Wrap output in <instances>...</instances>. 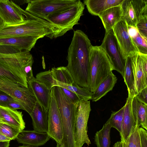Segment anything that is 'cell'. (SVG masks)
<instances>
[{"label": "cell", "mask_w": 147, "mask_h": 147, "mask_svg": "<svg viewBox=\"0 0 147 147\" xmlns=\"http://www.w3.org/2000/svg\"><path fill=\"white\" fill-rule=\"evenodd\" d=\"M92 46L88 36L84 32L79 30H74L73 37L68 50V64L66 67L76 84L90 90L89 56Z\"/></svg>", "instance_id": "1"}, {"label": "cell", "mask_w": 147, "mask_h": 147, "mask_svg": "<svg viewBox=\"0 0 147 147\" xmlns=\"http://www.w3.org/2000/svg\"><path fill=\"white\" fill-rule=\"evenodd\" d=\"M32 60L33 57L29 51L15 53L0 52V80L10 81L28 88L24 69Z\"/></svg>", "instance_id": "2"}, {"label": "cell", "mask_w": 147, "mask_h": 147, "mask_svg": "<svg viewBox=\"0 0 147 147\" xmlns=\"http://www.w3.org/2000/svg\"><path fill=\"white\" fill-rule=\"evenodd\" d=\"M57 32V29L49 22L37 18L26 19L16 25H4L0 29V38L31 36L39 39L46 36L52 39Z\"/></svg>", "instance_id": "3"}, {"label": "cell", "mask_w": 147, "mask_h": 147, "mask_svg": "<svg viewBox=\"0 0 147 147\" xmlns=\"http://www.w3.org/2000/svg\"><path fill=\"white\" fill-rule=\"evenodd\" d=\"M53 88L63 126V135L61 144L64 147H75L74 129L77 104L73 103L59 87Z\"/></svg>", "instance_id": "4"}, {"label": "cell", "mask_w": 147, "mask_h": 147, "mask_svg": "<svg viewBox=\"0 0 147 147\" xmlns=\"http://www.w3.org/2000/svg\"><path fill=\"white\" fill-rule=\"evenodd\" d=\"M90 88L94 92L114 70L106 53L100 46H92L90 53Z\"/></svg>", "instance_id": "5"}, {"label": "cell", "mask_w": 147, "mask_h": 147, "mask_svg": "<svg viewBox=\"0 0 147 147\" xmlns=\"http://www.w3.org/2000/svg\"><path fill=\"white\" fill-rule=\"evenodd\" d=\"M84 9V4L78 0L76 4L49 15L47 21L57 29L58 37L61 36L73 29L74 26L79 24Z\"/></svg>", "instance_id": "6"}, {"label": "cell", "mask_w": 147, "mask_h": 147, "mask_svg": "<svg viewBox=\"0 0 147 147\" xmlns=\"http://www.w3.org/2000/svg\"><path fill=\"white\" fill-rule=\"evenodd\" d=\"M78 0H30L25 11L33 16L47 21L50 15L76 3Z\"/></svg>", "instance_id": "7"}, {"label": "cell", "mask_w": 147, "mask_h": 147, "mask_svg": "<svg viewBox=\"0 0 147 147\" xmlns=\"http://www.w3.org/2000/svg\"><path fill=\"white\" fill-rule=\"evenodd\" d=\"M91 111L90 101L81 100L77 105L74 129L75 147H82L84 144L89 146L91 144L87 134V124Z\"/></svg>", "instance_id": "8"}, {"label": "cell", "mask_w": 147, "mask_h": 147, "mask_svg": "<svg viewBox=\"0 0 147 147\" xmlns=\"http://www.w3.org/2000/svg\"><path fill=\"white\" fill-rule=\"evenodd\" d=\"M0 90L21 103L29 114L31 113L36 100L28 88L23 87L10 81L0 80Z\"/></svg>", "instance_id": "9"}, {"label": "cell", "mask_w": 147, "mask_h": 147, "mask_svg": "<svg viewBox=\"0 0 147 147\" xmlns=\"http://www.w3.org/2000/svg\"><path fill=\"white\" fill-rule=\"evenodd\" d=\"M100 46L108 56L114 70L120 73L123 77L126 59L123 57L112 29L105 32Z\"/></svg>", "instance_id": "10"}, {"label": "cell", "mask_w": 147, "mask_h": 147, "mask_svg": "<svg viewBox=\"0 0 147 147\" xmlns=\"http://www.w3.org/2000/svg\"><path fill=\"white\" fill-rule=\"evenodd\" d=\"M34 16L22 9L13 1L0 0V17L4 25L11 26L24 22Z\"/></svg>", "instance_id": "11"}, {"label": "cell", "mask_w": 147, "mask_h": 147, "mask_svg": "<svg viewBox=\"0 0 147 147\" xmlns=\"http://www.w3.org/2000/svg\"><path fill=\"white\" fill-rule=\"evenodd\" d=\"M120 5L121 19L129 26L136 27L139 22L147 16V0H123Z\"/></svg>", "instance_id": "12"}, {"label": "cell", "mask_w": 147, "mask_h": 147, "mask_svg": "<svg viewBox=\"0 0 147 147\" xmlns=\"http://www.w3.org/2000/svg\"><path fill=\"white\" fill-rule=\"evenodd\" d=\"M53 87L51 92L50 104L48 111V129L47 133L57 144H61L63 135V128Z\"/></svg>", "instance_id": "13"}, {"label": "cell", "mask_w": 147, "mask_h": 147, "mask_svg": "<svg viewBox=\"0 0 147 147\" xmlns=\"http://www.w3.org/2000/svg\"><path fill=\"white\" fill-rule=\"evenodd\" d=\"M38 39L31 36L0 38V52L15 53L24 51H30Z\"/></svg>", "instance_id": "14"}, {"label": "cell", "mask_w": 147, "mask_h": 147, "mask_svg": "<svg viewBox=\"0 0 147 147\" xmlns=\"http://www.w3.org/2000/svg\"><path fill=\"white\" fill-rule=\"evenodd\" d=\"M138 104L135 96L132 98L128 96L124 105L121 131L120 134L121 140H127L136 124L138 120Z\"/></svg>", "instance_id": "15"}, {"label": "cell", "mask_w": 147, "mask_h": 147, "mask_svg": "<svg viewBox=\"0 0 147 147\" xmlns=\"http://www.w3.org/2000/svg\"><path fill=\"white\" fill-rule=\"evenodd\" d=\"M112 30L125 59L128 55L138 52L129 34L128 25L124 20L121 18Z\"/></svg>", "instance_id": "16"}, {"label": "cell", "mask_w": 147, "mask_h": 147, "mask_svg": "<svg viewBox=\"0 0 147 147\" xmlns=\"http://www.w3.org/2000/svg\"><path fill=\"white\" fill-rule=\"evenodd\" d=\"M132 65L138 93L147 87V54H132Z\"/></svg>", "instance_id": "17"}, {"label": "cell", "mask_w": 147, "mask_h": 147, "mask_svg": "<svg viewBox=\"0 0 147 147\" xmlns=\"http://www.w3.org/2000/svg\"><path fill=\"white\" fill-rule=\"evenodd\" d=\"M50 139L47 133L31 130L21 131L16 139L19 143L34 147L44 145Z\"/></svg>", "instance_id": "18"}, {"label": "cell", "mask_w": 147, "mask_h": 147, "mask_svg": "<svg viewBox=\"0 0 147 147\" xmlns=\"http://www.w3.org/2000/svg\"><path fill=\"white\" fill-rule=\"evenodd\" d=\"M28 88L35 96L36 101L47 111L49 110L51 90L34 78L27 82Z\"/></svg>", "instance_id": "19"}, {"label": "cell", "mask_w": 147, "mask_h": 147, "mask_svg": "<svg viewBox=\"0 0 147 147\" xmlns=\"http://www.w3.org/2000/svg\"><path fill=\"white\" fill-rule=\"evenodd\" d=\"M29 115L32 119L33 130L47 133L48 129V112L36 101Z\"/></svg>", "instance_id": "20"}, {"label": "cell", "mask_w": 147, "mask_h": 147, "mask_svg": "<svg viewBox=\"0 0 147 147\" xmlns=\"http://www.w3.org/2000/svg\"><path fill=\"white\" fill-rule=\"evenodd\" d=\"M23 116L21 112L0 105L1 123H7L23 130L25 127V123Z\"/></svg>", "instance_id": "21"}, {"label": "cell", "mask_w": 147, "mask_h": 147, "mask_svg": "<svg viewBox=\"0 0 147 147\" xmlns=\"http://www.w3.org/2000/svg\"><path fill=\"white\" fill-rule=\"evenodd\" d=\"M122 11L120 5L111 7L100 13L98 17L101 19L105 32L112 30L121 19Z\"/></svg>", "instance_id": "22"}, {"label": "cell", "mask_w": 147, "mask_h": 147, "mask_svg": "<svg viewBox=\"0 0 147 147\" xmlns=\"http://www.w3.org/2000/svg\"><path fill=\"white\" fill-rule=\"evenodd\" d=\"M123 0H84L88 11L92 15L98 16L105 10L120 5Z\"/></svg>", "instance_id": "23"}, {"label": "cell", "mask_w": 147, "mask_h": 147, "mask_svg": "<svg viewBox=\"0 0 147 147\" xmlns=\"http://www.w3.org/2000/svg\"><path fill=\"white\" fill-rule=\"evenodd\" d=\"M132 54L128 55L126 58L123 78L127 87L128 96L133 98L138 93L133 68Z\"/></svg>", "instance_id": "24"}, {"label": "cell", "mask_w": 147, "mask_h": 147, "mask_svg": "<svg viewBox=\"0 0 147 147\" xmlns=\"http://www.w3.org/2000/svg\"><path fill=\"white\" fill-rule=\"evenodd\" d=\"M117 78L111 72L99 84L95 91L92 93L91 100L96 102L111 90L117 83Z\"/></svg>", "instance_id": "25"}, {"label": "cell", "mask_w": 147, "mask_h": 147, "mask_svg": "<svg viewBox=\"0 0 147 147\" xmlns=\"http://www.w3.org/2000/svg\"><path fill=\"white\" fill-rule=\"evenodd\" d=\"M111 127L107 122L101 129L96 132L94 138L97 147H110V132Z\"/></svg>", "instance_id": "26"}, {"label": "cell", "mask_w": 147, "mask_h": 147, "mask_svg": "<svg viewBox=\"0 0 147 147\" xmlns=\"http://www.w3.org/2000/svg\"><path fill=\"white\" fill-rule=\"evenodd\" d=\"M56 86L68 89L76 94L81 100H91L92 93L88 89L79 86L75 82L70 85L57 81Z\"/></svg>", "instance_id": "27"}, {"label": "cell", "mask_w": 147, "mask_h": 147, "mask_svg": "<svg viewBox=\"0 0 147 147\" xmlns=\"http://www.w3.org/2000/svg\"><path fill=\"white\" fill-rule=\"evenodd\" d=\"M51 71L53 78L57 81L68 85L74 82L71 74L66 67H54Z\"/></svg>", "instance_id": "28"}, {"label": "cell", "mask_w": 147, "mask_h": 147, "mask_svg": "<svg viewBox=\"0 0 147 147\" xmlns=\"http://www.w3.org/2000/svg\"><path fill=\"white\" fill-rule=\"evenodd\" d=\"M35 78L51 90L53 87L56 86L57 81L53 78L50 70L38 73Z\"/></svg>", "instance_id": "29"}, {"label": "cell", "mask_w": 147, "mask_h": 147, "mask_svg": "<svg viewBox=\"0 0 147 147\" xmlns=\"http://www.w3.org/2000/svg\"><path fill=\"white\" fill-rule=\"evenodd\" d=\"M124 106L120 109L116 111H112L109 118L107 122L110 125L111 127L116 129L121 134V125L123 118Z\"/></svg>", "instance_id": "30"}, {"label": "cell", "mask_w": 147, "mask_h": 147, "mask_svg": "<svg viewBox=\"0 0 147 147\" xmlns=\"http://www.w3.org/2000/svg\"><path fill=\"white\" fill-rule=\"evenodd\" d=\"M22 130L20 129L4 123H0V132L10 140L16 138Z\"/></svg>", "instance_id": "31"}, {"label": "cell", "mask_w": 147, "mask_h": 147, "mask_svg": "<svg viewBox=\"0 0 147 147\" xmlns=\"http://www.w3.org/2000/svg\"><path fill=\"white\" fill-rule=\"evenodd\" d=\"M131 37L138 52L147 54V38L142 36L138 31Z\"/></svg>", "instance_id": "32"}, {"label": "cell", "mask_w": 147, "mask_h": 147, "mask_svg": "<svg viewBox=\"0 0 147 147\" xmlns=\"http://www.w3.org/2000/svg\"><path fill=\"white\" fill-rule=\"evenodd\" d=\"M137 115L139 126L147 131V105L138 101Z\"/></svg>", "instance_id": "33"}, {"label": "cell", "mask_w": 147, "mask_h": 147, "mask_svg": "<svg viewBox=\"0 0 147 147\" xmlns=\"http://www.w3.org/2000/svg\"><path fill=\"white\" fill-rule=\"evenodd\" d=\"M139 127L138 119L136 124L130 135L125 141L126 147H137L138 140L139 137Z\"/></svg>", "instance_id": "34"}, {"label": "cell", "mask_w": 147, "mask_h": 147, "mask_svg": "<svg viewBox=\"0 0 147 147\" xmlns=\"http://www.w3.org/2000/svg\"><path fill=\"white\" fill-rule=\"evenodd\" d=\"M147 16L142 18L137 24L136 28L143 36L147 38Z\"/></svg>", "instance_id": "35"}, {"label": "cell", "mask_w": 147, "mask_h": 147, "mask_svg": "<svg viewBox=\"0 0 147 147\" xmlns=\"http://www.w3.org/2000/svg\"><path fill=\"white\" fill-rule=\"evenodd\" d=\"M60 87L64 94L75 104L77 105L81 100L74 93L65 88Z\"/></svg>", "instance_id": "36"}, {"label": "cell", "mask_w": 147, "mask_h": 147, "mask_svg": "<svg viewBox=\"0 0 147 147\" xmlns=\"http://www.w3.org/2000/svg\"><path fill=\"white\" fill-rule=\"evenodd\" d=\"M34 62L33 60L30 61L25 66L24 71L27 82L32 80L34 77L32 69V66Z\"/></svg>", "instance_id": "37"}, {"label": "cell", "mask_w": 147, "mask_h": 147, "mask_svg": "<svg viewBox=\"0 0 147 147\" xmlns=\"http://www.w3.org/2000/svg\"><path fill=\"white\" fill-rule=\"evenodd\" d=\"M141 147H147V131L141 127L139 128Z\"/></svg>", "instance_id": "38"}, {"label": "cell", "mask_w": 147, "mask_h": 147, "mask_svg": "<svg viewBox=\"0 0 147 147\" xmlns=\"http://www.w3.org/2000/svg\"><path fill=\"white\" fill-rule=\"evenodd\" d=\"M135 97L138 101L147 105V87L138 93Z\"/></svg>", "instance_id": "39"}, {"label": "cell", "mask_w": 147, "mask_h": 147, "mask_svg": "<svg viewBox=\"0 0 147 147\" xmlns=\"http://www.w3.org/2000/svg\"><path fill=\"white\" fill-rule=\"evenodd\" d=\"M3 106L7 107L14 110L20 109L26 111V109L24 107L21 103L15 100L8 102Z\"/></svg>", "instance_id": "40"}, {"label": "cell", "mask_w": 147, "mask_h": 147, "mask_svg": "<svg viewBox=\"0 0 147 147\" xmlns=\"http://www.w3.org/2000/svg\"><path fill=\"white\" fill-rule=\"evenodd\" d=\"M14 100L8 94L0 90V106H3L8 102Z\"/></svg>", "instance_id": "41"}, {"label": "cell", "mask_w": 147, "mask_h": 147, "mask_svg": "<svg viewBox=\"0 0 147 147\" xmlns=\"http://www.w3.org/2000/svg\"><path fill=\"white\" fill-rule=\"evenodd\" d=\"M10 141L0 142V147H9Z\"/></svg>", "instance_id": "42"}, {"label": "cell", "mask_w": 147, "mask_h": 147, "mask_svg": "<svg viewBox=\"0 0 147 147\" xmlns=\"http://www.w3.org/2000/svg\"><path fill=\"white\" fill-rule=\"evenodd\" d=\"M10 141L9 139L0 132V142Z\"/></svg>", "instance_id": "43"}, {"label": "cell", "mask_w": 147, "mask_h": 147, "mask_svg": "<svg viewBox=\"0 0 147 147\" xmlns=\"http://www.w3.org/2000/svg\"><path fill=\"white\" fill-rule=\"evenodd\" d=\"M4 26V24L3 20L0 17V29Z\"/></svg>", "instance_id": "44"}, {"label": "cell", "mask_w": 147, "mask_h": 147, "mask_svg": "<svg viewBox=\"0 0 147 147\" xmlns=\"http://www.w3.org/2000/svg\"><path fill=\"white\" fill-rule=\"evenodd\" d=\"M56 147H64L63 144H57Z\"/></svg>", "instance_id": "45"}, {"label": "cell", "mask_w": 147, "mask_h": 147, "mask_svg": "<svg viewBox=\"0 0 147 147\" xmlns=\"http://www.w3.org/2000/svg\"><path fill=\"white\" fill-rule=\"evenodd\" d=\"M18 147H34L32 146H30L28 145H23L22 146H20Z\"/></svg>", "instance_id": "46"}, {"label": "cell", "mask_w": 147, "mask_h": 147, "mask_svg": "<svg viewBox=\"0 0 147 147\" xmlns=\"http://www.w3.org/2000/svg\"><path fill=\"white\" fill-rule=\"evenodd\" d=\"M1 117H0V123H1Z\"/></svg>", "instance_id": "47"}]
</instances>
